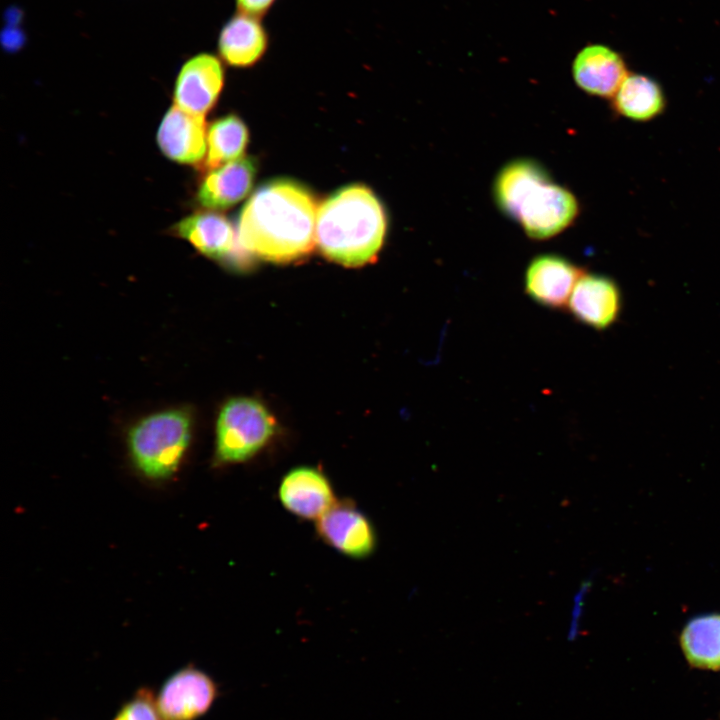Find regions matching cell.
<instances>
[{
	"mask_svg": "<svg viewBox=\"0 0 720 720\" xmlns=\"http://www.w3.org/2000/svg\"><path fill=\"white\" fill-rule=\"evenodd\" d=\"M316 203L302 185L275 180L261 186L240 212L239 245L272 262L306 256L316 244Z\"/></svg>",
	"mask_w": 720,
	"mask_h": 720,
	"instance_id": "obj_1",
	"label": "cell"
},
{
	"mask_svg": "<svg viewBox=\"0 0 720 720\" xmlns=\"http://www.w3.org/2000/svg\"><path fill=\"white\" fill-rule=\"evenodd\" d=\"M386 217L376 196L366 187H344L317 211L315 238L320 251L345 266L374 259L382 246Z\"/></svg>",
	"mask_w": 720,
	"mask_h": 720,
	"instance_id": "obj_2",
	"label": "cell"
},
{
	"mask_svg": "<svg viewBox=\"0 0 720 720\" xmlns=\"http://www.w3.org/2000/svg\"><path fill=\"white\" fill-rule=\"evenodd\" d=\"M191 438V419L180 409L148 415L131 427L128 448L131 459L144 476L165 479L180 466Z\"/></svg>",
	"mask_w": 720,
	"mask_h": 720,
	"instance_id": "obj_3",
	"label": "cell"
},
{
	"mask_svg": "<svg viewBox=\"0 0 720 720\" xmlns=\"http://www.w3.org/2000/svg\"><path fill=\"white\" fill-rule=\"evenodd\" d=\"M275 431V419L261 402L246 397L230 399L216 422L215 462L226 465L249 460Z\"/></svg>",
	"mask_w": 720,
	"mask_h": 720,
	"instance_id": "obj_4",
	"label": "cell"
},
{
	"mask_svg": "<svg viewBox=\"0 0 720 720\" xmlns=\"http://www.w3.org/2000/svg\"><path fill=\"white\" fill-rule=\"evenodd\" d=\"M578 213L575 195L549 178L525 195L514 220L529 238L546 240L567 229Z\"/></svg>",
	"mask_w": 720,
	"mask_h": 720,
	"instance_id": "obj_5",
	"label": "cell"
},
{
	"mask_svg": "<svg viewBox=\"0 0 720 720\" xmlns=\"http://www.w3.org/2000/svg\"><path fill=\"white\" fill-rule=\"evenodd\" d=\"M218 696L216 681L188 664L163 681L156 702L163 720H196L210 710Z\"/></svg>",
	"mask_w": 720,
	"mask_h": 720,
	"instance_id": "obj_6",
	"label": "cell"
},
{
	"mask_svg": "<svg viewBox=\"0 0 720 720\" xmlns=\"http://www.w3.org/2000/svg\"><path fill=\"white\" fill-rule=\"evenodd\" d=\"M316 521V531L321 540L347 557L367 558L376 549L375 528L352 501H336Z\"/></svg>",
	"mask_w": 720,
	"mask_h": 720,
	"instance_id": "obj_7",
	"label": "cell"
},
{
	"mask_svg": "<svg viewBox=\"0 0 720 720\" xmlns=\"http://www.w3.org/2000/svg\"><path fill=\"white\" fill-rule=\"evenodd\" d=\"M224 78V68L217 56L202 52L190 57L178 72L174 104L188 113L204 116L216 103Z\"/></svg>",
	"mask_w": 720,
	"mask_h": 720,
	"instance_id": "obj_8",
	"label": "cell"
},
{
	"mask_svg": "<svg viewBox=\"0 0 720 720\" xmlns=\"http://www.w3.org/2000/svg\"><path fill=\"white\" fill-rule=\"evenodd\" d=\"M583 274L579 266L563 256L538 255L527 266L524 289L535 303L549 309H562Z\"/></svg>",
	"mask_w": 720,
	"mask_h": 720,
	"instance_id": "obj_9",
	"label": "cell"
},
{
	"mask_svg": "<svg viewBox=\"0 0 720 720\" xmlns=\"http://www.w3.org/2000/svg\"><path fill=\"white\" fill-rule=\"evenodd\" d=\"M622 309L621 291L607 276L584 273L571 293L568 310L582 324L604 330L613 325Z\"/></svg>",
	"mask_w": 720,
	"mask_h": 720,
	"instance_id": "obj_10",
	"label": "cell"
},
{
	"mask_svg": "<svg viewBox=\"0 0 720 720\" xmlns=\"http://www.w3.org/2000/svg\"><path fill=\"white\" fill-rule=\"evenodd\" d=\"M278 496L288 512L306 520H318L337 501L326 475L308 466L290 470L281 480Z\"/></svg>",
	"mask_w": 720,
	"mask_h": 720,
	"instance_id": "obj_11",
	"label": "cell"
},
{
	"mask_svg": "<svg viewBox=\"0 0 720 720\" xmlns=\"http://www.w3.org/2000/svg\"><path fill=\"white\" fill-rule=\"evenodd\" d=\"M156 140L168 159L181 164H197L206 152L204 116L188 113L173 105L160 123Z\"/></svg>",
	"mask_w": 720,
	"mask_h": 720,
	"instance_id": "obj_12",
	"label": "cell"
},
{
	"mask_svg": "<svg viewBox=\"0 0 720 720\" xmlns=\"http://www.w3.org/2000/svg\"><path fill=\"white\" fill-rule=\"evenodd\" d=\"M572 74L579 88L599 97L615 95L628 76L622 57L602 44L589 45L579 51L573 61Z\"/></svg>",
	"mask_w": 720,
	"mask_h": 720,
	"instance_id": "obj_13",
	"label": "cell"
},
{
	"mask_svg": "<svg viewBox=\"0 0 720 720\" xmlns=\"http://www.w3.org/2000/svg\"><path fill=\"white\" fill-rule=\"evenodd\" d=\"M268 46L269 35L261 19L240 12L224 23L217 38L220 58L237 68L256 64Z\"/></svg>",
	"mask_w": 720,
	"mask_h": 720,
	"instance_id": "obj_14",
	"label": "cell"
},
{
	"mask_svg": "<svg viewBox=\"0 0 720 720\" xmlns=\"http://www.w3.org/2000/svg\"><path fill=\"white\" fill-rule=\"evenodd\" d=\"M256 172L253 159L242 157L213 169L203 179L198 202L209 209H227L246 197Z\"/></svg>",
	"mask_w": 720,
	"mask_h": 720,
	"instance_id": "obj_15",
	"label": "cell"
},
{
	"mask_svg": "<svg viewBox=\"0 0 720 720\" xmlns=\"http://www.w3.org/2000/svg\"><path fill=\"white\" fill-rule=\"evenodd\" d=\"M177 236L211 258H224L235 248L237 234L229 220L216 212L201 211L174 225Z\"/></svg>",
	"mask_w": 720,
	"mask_h": 720,
	"instance_id": "obj_16",
	"label": "cell"
},
{
	"mask_svg": "<svg viewBox=\"0 0 720 720\" xmlns=\"http://www.w3.org/2000/svg\"><path fill=\"white\" fill-rule=\"evenodd\" d=\"M687 664L705 671L720 670V613H706L688 620L679 635Z\"/></svg>",
	"mask_w": 720,
	"mask_h": 720,
	"instance_id": "obj_17",
	"label": "cell"
},
{
	"mask_svg": "<svg viewBox=\"0 0 720 720\" xmlns=\"http://www.w3.org/2000/svg\"><path fill=\"white\" fill-rule=\"evenodd\" d=\"M549 178L546 169L534 160L510 161L498 172L493 185L497 207L505 216L514 220L525 195Z\"/></svg>",
	"mask_w": 720,
	"mask_h": 720,
	"instance_id": "obj_18",
	"label": "cell"
},
{
	"mask_svg": "<svg viewBox=\"0 0 720 720\" xmlns=\"http://www.w3.org/2000/svg\"><path fill=\"white\" fill-rule=\"evenodd\" d=\"M616 110L634 120H648L660 113L664 99L659 85L649 77L628 75L614 96Z\"/></svg>",
	"mask_w": 720,
	"mask_h": 720,
	"instance_id": "obj_19",
	"label": "cell"
},
{
	"mask_svg": "<svg viewBox=\"0 0 720 720\" xmlns=\"http://www.w3.org/2000/svg\"><path fill=\"white\" fill-rule=\"evenodd\" d=\"M248 140L245 124L235 115L215 121L207 132L208 153L205 167L216 169L242 155Z\"/></svg>",
	"mask_w": 720,
	"mask_h": 720,
	"instance_id": "obj_20",
	"label": "cell"
},
{
	"mask_svg": "<svg viewBox=\"0 0 720 720\" xmlns=\"http://www.w3.org/2000/svg\"><path fill=\"white\" fill-rule=\"evenodd\" d=\"M112 720H163L152 688L139 687L122 703Z\"/></svg>",
	"mask_w": 720,
	"mask_h": 720,
	"instance_id": "obj_21",
	"label": "cell"
},
{
	"mask_svg": "<svg viewBox=\"0 0 720 720\" xmlns=\"http://www.w3.org/2000/svg\"><path fill=\"white\" fill-rule=\"evenodd\" d=\"M277 0H235L237 12L261 19Z\"/></svg>",
	"mask_w": 720,
	"mask_h": 720,
	"instance_id": "obj_22",
	"label": "cell"
}]
</instances>
